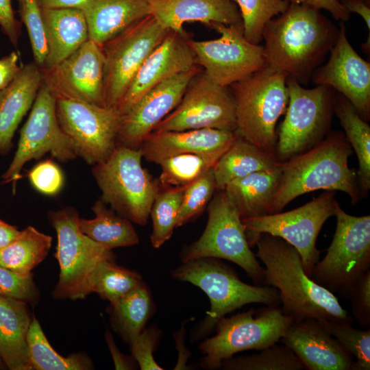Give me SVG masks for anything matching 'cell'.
Returning <instances> with one entry per match:
<instances>
[{
	"instance_id": "1",
	"label": "cell",
	"mask_w": 370,
	"mask_h": 370,
	"mask_svg": "<svg viewBox=\"0 0 370 370\" xmlns=\"http://www.w3.org/2000/svg\"><path fill=\"white\" fill-rule=\"evenodd\" d=\"M338 31L320 10L290 3L264 27L266 66L306 84L330 52Z\"/></svg>"
},
{
	"instance_id": "2",
	"label": "cell",
	"mask_w": 370,
	"mask_h": 370,
	"mask_svg": "<svg viewBox=\"0 0 370 370\" xmlns=\"http://www.w3.org/2000/svg\"><path fill=\"white\" fill-rule=\"evenodd\" d=\"M254 245L256 256L264 265V285L278 290L284 314L294 321L323 319L352 324V318L334 294L306 273L293 246L269 234H259Z\"/></svg>"
},
{
	"instance_id": "3",
	"label": "cell",
	"mask_w": 370,
	"mask_h": 370,
	"mask_svg": "<svg viewBox=\"0 0 370 370\" xmlns=\"http://www.w3.org/2000/svg\"><path fill=\"white\" fill-rule=\"evenodd\" d=\"M353 149L338 131L308 150L281 162L282 176L270 214L281 212L294 199L317 190L342 191L356 204L362 197L357 171L348 165Z\"/></svg>"
},
{
	"instance_id": "4",
	"label": "cell",
	"mask_w": 370,
	"mask_h": 370,
	"mask_svg": "<svg viewBox=\"0 0 370 370\" xmlns=\"http://www.w3.org/2000/svg\"><path fill=\"white\" fill-rule=\"evenodd\" d=\"M287 77L286 74L266 66L228 86L235 103V133L273 154L278 139L276 125L288 101Z\"/></svg>"
},
{
	"instance_id": "5",
	"label": "cell",
	"mask_w": 370,
	"mask_h": 370,
	"mask_svg": "<svg viewBox=\"0 0 370 370\" xmlns=\"http://www.w3.org/2000/svg\"><path fill=\"white\" fill-rule=\"evenodd\" d=\"M172 276L201 288L209 297L210 309L193 334L199 338L209 334L227 314L253 303L281 304L278 290L267 285H250L241 281L229 266L214 258H201L173 269Z\"/></svg>"
},
{
	"instance_id": "6",
	"label": "cell",
	"mask_w": 370,
	"mask_h": 370,
	"mask_svg": "<svg viewBox=\"0 0 370 370\" xmlns=\"http://www.w3.org/2000/svg\"><path fill=\"white\" fill-rule=\"evenodd\" d=\"M142 158L139 149L118 145L106 160L93 165L92 174L106 204L132 222L145 225L160 189L143 167Z\"/></svg>"
},
{
	"instance_id": "7",
	"label": "cell",
	"mask_w": 370,
	"mask_h": 370,
	"mask_svg": "<svg viewBox=\"0 0 370 370\" xmlns=\"http://www.w3.org/2000/svg\"><path fill=\"white\" fill-rule=\"evenodd\" d=\"M47 216L57 235L55 257L60 266L52 297L59 300L84 299L92 293V278L97 265L106 260H115V256L82 232L74 207L50 210Z\"/></svg>"
},
{
	"instance_id": "8",
	"label": "cell",
	"mask_w": 370,
	"mask_h": 370,
	"mask_svg": "<svg viewBox=\"0 0 370 370\" xmlns=\"http://www.w3.org/2000/svg\"><path fill=\"white\" fill-rule=\"evenodd\" d=\"M293 321L280 305H266L222 317L215 325L216 334L199 345L204 355L201 366L207 369H219L223 360L238 352L260 351L278 343Z\"/></svg>"
},
{
	"instance_id": "9",
	"label": "cell",
	"mask_w": 370,
	"mask_h": 370,
	"mask_svg": "<svg viewBox=\"0 0 370 370\" xmlns=\"http://www.w3.org/2000/svg\"><path fill=\"white\" fill-rule=\"evenodd\" d=\"M288 101L285 117L277 132L275 156L287 160L315 146L329 133L335 92L326 85L306 88L287 77Z\"/></svg>"
},
{
	"instance_id": "10",
	"label": "cell",
	"mask_w": 370,
	"mask_h": 370,
	"mask_svg": "<svg viewBox=\"0 0 370 370\" xmlns=\"http://www.w3.org/2000/svg\"><path fill=\"white\" fill-rule=\"evenodd\" d=\"M335 216L332 241L311 278L332 293L347 297L356 282L370 270V216L350 215L341 206Z\"/></svg>"
},
{
	"instance_id": "11",
	"label": "cell",
	"mask_w": 370,
	"mask_h": 370,
	"mask_svg": "<svg viewBox=\"0 0 370 370\" xmlns=\"http://www.w3.org/2000/svg\"><path fill=\"white\" fill-rule=\"evenodd\" d=\"M208 218L199 238L182 250L183 262L201 258L225 259L241 267L256 285H264V268L251 250L245 227L224 190L208 206Z\"/></svg>"
},
{
	"instance_id": "12",
	"label": "cell",
	"mask_w": 370,
	"mask_h": 370,
	"mask_svg": "<svg viewBox=\"0 0 370 370\" xmlns=\"http://www.w3.org/2000/svg\"><path fill=\"white\" fill-rule=\"evenodd\" d=\"M334 191L325 190L308 203L285 212L242 219L249 246L260 234L280 237L293 246L300 255L306 273L311 278L320 251L316 242L328 219L335 216L339 204Z\"/></svg>"
},
{
	"instance_id": "13",
	"label": "cell",
	"mask_w": 370,
	"mask_h": 370,
	"mask_svg": "<svg viewBox=\"0 0 370 370\" xmlns=\"http://www.w3.org/2000/svg\"><path fill=\"white\" fill-rule=\"evenodd\" d=\"M169 29L149 14L107 41L103 97L106 108L117 109L136 73Z\"/></svg>"
},
{
	"instance_id": "14",
	"label": "cell",
	"mask_w": 370,
	"mask_h": 370,
	"mask_svg": "<svg viewBox=\"0 0 370 370\" xmlns=\"http://www.w3.org/2000/svg\"><path fill=\"white\" fill-rule=\"evenodd\" d=\"M46 153L62 162L78 157L74 143L59 125L56 96L42 81L28 119L21 130L13 159L1 175V183L12 182L15 192L23 166L29 161L39 159Z\"/></svg>"
},
{
	"instance_id": "15",
	"label": "cell",
	"mask_w": 370,
	"mask_h": 370,
	"mask_svg": "<svg viewBox=\"0 0 370 370\" xmlns=\"http://www.w3.org/2000/svg\"><path fill=\"white\" fill-rule=\"evenodd\" d=\"M54 95L59 125L74 143L77 156L92 166L106 160L117 147L122 114L117 109Z\"/></svg>"
},
{
	"instance_id": "16",
	"label": "cell",
	"mask_w": 370,
	"mask_h": 370,
	"mask_svg": "<svg viewBox=\"0 0 370 370\" xmlns=\"http://www.w3.org/2000/svg\"><path fill=\"white\" fill-rule=\"evenodd\" d=\"M212 29L220 37L208 40H189L197 64L214 82L228 87L266 66L262 46L249 42L243 23L217 24Z\"/></svg>"
},
{
	"instance_id": "17",
	"label": "cell",
	"mask_w": 370,
	"mask_h": 370,
	"mask_svg": "<svg viewBox=\"0 0 370 370\" xmlns=\"http://www.w3.org/2000/svg\"><path fill=\"white\" fill-rule=\"evenodd\" d=\"M235 103L228 87L214 82L201 69L189 82L175 108L153 132L212 128L235 132Z\"/></svg>"
},
{
	"instance_id": "18",
	"label": "cell",
	"mask_w": 370,
	"mask_h": 370,
	"mask_svg": "<svg viewBox=\"0 0 370 370\" xmlns=\"http://www.w3.org/2000/svg\"><path fill=\"white\" fill-rule=\"evenodd\" d=\"M328 62L312 75L317 85H326L344 96L366 121L370 119V63L354 49L341 21Z\"/></svg>"
},
{
	"instance_id": "19",
	"label": "cell",
	"mask_w": 370,
	"mask_h": 370,
	"mask_svg": "<svg viewBox=\"0 0 370 370\" xmlns=\"http://www.w3.org/2000/svg\"><path fill=\"white\" fill-rule=\"evenodd\" d=\"M104 64L101 46L88 39L56 66L40 69L43 81L54 94L105 107Z\"/></svg>"
},
{
	"instance_id": "20",
	"label": "cell",
	"mask_w": 370,
	"mask_h": 370,
	"mask_svg": "<svg viewBox=\"0 0 370 370\" xmlns=\"http://www.w3.org/2000/svg\"><path fill=\"white\" fill-rule=\"evenodd\" d=\"M201 69L197 66L158 84L122 114L117 146L138 149L155 127L178 105L189 82Z\"/></svg>"
},
{
	"instance_id": "21",
	"label": "cell",
	"mask_w": 370,
	"mask_h": 370,
	"mask_svg": "<svg viewBox=\"0 0 370 370\" xmlns=\"http://www.w3.org/2000/svg\"><path fill=\"white\" fill-rule=\"evenodd\" d=\"M190 39L185 31L169 30L132 79L117 108L121 114L154 86L198 66Z\"/></svg>"
},
{
	"instance_id": "22",
	"label": "cell",
	"mask_w": 370,
	"mask_h": 370,
	"mask_svg": "<svg viewBox=\"0 0 370 370\" xmlns=\"http://www.w3.org/2000/svg\"><path fill=\"white\" fill-rule=\"evenodd\" d=\"M307 370H351L353 356L317 319L293 321L280 341Z\"/></svg>"
},
{
	"instance_id": "23",
	"label": "cell",
	"mask_w": 370,
	"mask_h": 370,
	"mask_svg": "<svg viewBox=\"0 0 370 370\" xmlns=\"http://www.w3.org/2000/svg\"><path fill=\"white\" fill-rule=\"evenodd\" d=\"M149 13L167 29L184 32L185 23L199 22L210 28L217 24L243 23L236 4L231 0H148Z\"/></svg>"
},
{
	"instance_id": "24",
	"label": "cell",
	"mask_w": 370,
	"mask_h": 370,
	"mask_svg": "<svg viewBox=\"0 0 370 370\" xmlns=\"http://www.w3.org/2000/svg\"><path fill=\"white\" fill-rule=\"evenodd\" d=\"M236 137L235 132L212 128L152 132L138 149L145 160L160 164L177 155L217 150L231 145Z\"/></svg>"
},
{
	"instance_id": "25",
	"label": "cell",
	"mask_w": 370,
	"mask_h": 370,
	"mask_svg": "<svg viewBox=\"0 0 370 370\" xmlns=\"http://www.w3.org/2000/svg\"><path fill=\"white\" fill-rule=\"evenodd\" d=\"M42 81L40 67L29 63L21 66L13 81L0 90V156L12 149L15 132L32 108Z\"/></svg>"
},
{
	"instance_id": "26",
	"label": "cell",
	"mask_w": 370,
	"mask_h": 370,
	"mask_svg": "<svg viewBox=\"0 0 370 370\" xmlns=\"http://www.w3.org/2000/svg\"><path fill=\"white\" fill-rule=\"evenodd\" d=\"M48 53L41 69L52 68L89 39L84 11L75 8L42 9Z\"/></svg>"
},
{
	"instance_id": "27",
	"label": "cell",
	"mask_w": 370,
	"mask_h": 370,
	"mask_svg": "<svg viewBox=\"0 0 370 370\" xmlns=\"http://www.w3.org/2000/svg\"><path fill=\"white\" fill-rule=\"evenodd\" d=\"M84 12L89 39L100 46L150 14L148 0H92Z\"/></svg>"
},
{
	"instance_id": "28",
	"label": "cell",
	"mask_w": 370,
	"mask_h": 370,
	"mask_svg": "<svg viewBox=\"0 0 370 370\" xmlns=\"http://www.w3.org/2000/svg\"><path fill=\"white\" fill-rule=\"evenodd\" d=\"M281 176L280 162L271 169L232 180L223 190L241 219L261 217L270 214Z\"/></svg>"
},
{
	"instance_id": "29",
	"label": "cell",
	"mask_w": 370,
	"mask_h": 370,
	"mask_svg": "<svg viewBox=\"0 0 370 370\" xmlns=\"http://www.w3.org/2000/svg\"><path fill=\"white\" fill-rule=\"evenodd\" d=\"M32 319L26 302L0 297V357L10 370H32L27 341Z\"/></svg>"
},
{
	"instance_id": "30",
	"label": "cell",
	"mask_w": 370,
	"mask_h": 370,
	"mask_svg": "<svg viewBox=\"0 0 370 370\" xmlns=\"http://www.w3.org/2000/svg\"><path fill=\"white\" fill-rule=\"evenodd\" d=\"M279 162L275 154L260 149L237 135L213 167L217 190H223L232 180L271 169Z\"/></svg>"
},
{
	"instance_id": "31",
	"label": "cell",
	"mask_w": 370,
	"mask_h": 370,
	"mask_svg": "<svg viewBox=\"0 0 370 370\" xmlns=\"http://www.w3.org/2000/svg\"><path fill=\"white\" fill-rule=\"evenodd\" d=\"M95 217L91 219L79 218L82 233L108 249L131 247L139 243L138 235L128 219L108 208L101 198L91 208Z\"/></svg>"
},
{
	"instance_id": "32",
	"label": "cell",
	"mask_w": 370,
	"mask_h": 370,
	"mask_svg": "<svg viewBox=\"0 0 370 370\" xmlns=\"http://www.w3.org/2000/svg\"><path fill=\"white\" fill-rule=\"evenodd\" d=\"M153 310L151 293L142 282L116 303L110 304L111 326L130 345L143 330Z\"/></svg>"
},
{
	"instance_id": "33",
	"label": "cell",
	"mask_w": 370,
	"mask_h": 370,
	"mask_svg": "<svg viewBox=\"0 0 370 370\" xmlns=\"http://www.w3.org/2000/svg\"><path fill=\"white\" fill-rule=\"evenodd\" d=\"M334 112L358 158L357 175L361 195H367L370 188V127L341 94L335 96Z\"/></svg>"
},
{
	"instance_id": "34",
	"label": "cell",
	"mask_w": 370,
	"mask_h": 370,
	"mask_svg": "<svg viewBox=\"0 0 370 370\" xmlns=\"http://www.w3.org/2000/svg\"><path fill=\"white\" fill-rule=\"evenodd\" d=\"M52 238L29 225L0 250V266L22 277L32 276V271L48 255Z\"/></svg>"
},
{
	"instance_id": "35",
	"label": "cell",
	"mask_w": 370,
	"mask_h": 370,
	"mask_svg": "<svg viewBox=\"0 0 370 370\" xmlns=\"http://www.w3.org/2000/svg\"><path fill=\"white\" fill-rule=\"evenodd\" d=\"M27 353L32 370H89L94 365L84 352L63 356L51 345L38 321L32 319L27 337Z\"/></svg>"
},
{
	"instance_id": "36",
	"label": "cell",
	"mask_w": 370,
	"mask_h": 370,
	"mask_svg": "<svg viewBox=\"0 0 370 370\" xmlns=\"http://www.w3.org/2000/svg\"><path fill=\"white\" fill-rule=\"evenodd\" d=\"M231 145L214 151L182 153L165 159L159 164V183L164 187L190 184L213 168Z\"/></svg>"
},
{
	"instance_id": "37",
	"label": "cell",
	"mask_w": 370,
	"mask_h": 370,
	"mask_svg": "<svg viewBox=\"0 0 370 370\" xmlns=\"http://www.w3.org/2000/svg\"><path fill=\"white\" fill-rule=\"evenodd\" d=\"M221 368L225 370H302L305 367L286 345L275 343L258 354L223 360Z\"/></svg>"
},
{
	"instance_id": "38",
	"label": "cell",
	"mask_w": 370,
	"mask_h": 370,
	"mask_svg": "<svg viewBox=\"0 0 370 370\" xmlns=\"http://www.w3.org/2000/svg\"><path fill=\"white\" fill-rule=\"evenodd\" d=\"M136 272L118 266L115 260L101 261L96 267L92 278V293L102 299L116 303L142 282Z\"/></svg>"
},
{
	"instance_id": "39",
	"label": "cell",
	"mask_w": 370,
	"mask_h": 370,
	"mask_svg": "<svg viewBox=\"0 0 370 370\" xmlns=\"http://www.w3.org/2000/svg\"><path fill=\"white\" fill-rule=\"evenodd\" d=\"M185 186L164 187L160 190L152 204L150 215L152 220L151 243L160 247L176 228L178 212Z\"/></svg>"
},
{
	"instance_id": "40",
	"label": "cell",
	"mask_w": 370,
	"mask_h": 370,
	"mask_svg": "<svg viewBox=\"0 0 370 370\" xmlns=\"http://www.w3.org/2000/svg\"><path fill=\"white\" fill-rule=\"evenodd\" d=\"M240 11L244 36L255 45L262 40V32L266 24L273 18L284 12L289 6L288 0H231Z\"/></svg>"
},
{
	"instance_id": "41",
	"label": "cell",
	"mask_w": 370,
	"mask_h": 370,
	"mask_svg": "<svg viewBox=\"0 0 370 370\" xmlns=\"http://www.w3.org/2000/svg\"><path fill=\"white\" fill-rule=\"evenodd\" d=\"M356 358L351 370L370 369V328L358 330L349 323L317 319Z\"/></svg>"
},
{
	"instance_id": "42",
	"label": "cell",
	"mask_w": 370,
	"mask_h": 370,
	"mask_svg": "<svg viewBox=\"0 0 370 370\" xmlns=\"http://www.w3.org/2000/svg\"><path fill=\"white\" fill-rule=\"evenodd\" d=\"M217 190L213 168L184 188L176 227H180L200 214Z\"/></svg>"
},
{
	"instance_id": "43",
	"label": "cell",
	"mask_w": 370,
	"mask_h": 370,
	"mask_svg": "<svg viewBox=\"0 0 370 370\" xmlns=\"http://www.w3.org/2000/svg\"><path fill=\"white\" fill-rule=\"evenodd\" d=\"M18 1L19 15L28 33L34 62L42 68L48 53L42 9L36 0Z\"/></svg>"
},
{
	"instance_id": "44",
	"label": "cell",
	"mask_w": 370,
	"mask_h": 370,
	"mask_svg": "<svg viewBox=\"0 0 370 370\" xmlns=\"http://www.w3.org/2000/svg\"><path fill=\"white\" fill-rule=\"evenodd\" d=\"M0 297L35 304L39 297L32 275L22 277L0 266Z\"/></svg>"
},
{
	"instance_id": "45",
	"label": "cell",
	"mask_w": 370,
	"mask_h": 370,
	"mask_svg": "<svg viewBox=\"0 0 370 370\" xmlns=\"http://www.w3.org/2000/svg\"><path fill=\"white\" fill-rule=\"evenodd\" d=\"M27 175L32 186L45 195H57L64 186L63 173L51 160L38 163L29 171Z\"/></svg>"
},
{
	"instance_id": "46",
	"label": "cell",
	"mask_w": 370,
	"mask_h": 370,
	"mask_svg": "<svg viewBox=\"0 0 370 370\" xmlns=\"http://www.w3.org/2000/svg\"><path fill=\"white\" fill-rule=\"evenodd\" d=\"M157 328H144L140 334L130 344L132 356L142 370H162L156 362L153 352L160 339Z\"/></svg>"
},
{
	"instance_id": "47",
	"label": "cell",
	"mask_w": 370,
	"mask_h": 370,
	"mask_svg": "<svg viewBox=\"0 0 370 370\" xmlns=\"http://www.w3.org/2000/svg\"><path fill=\"white\" fill-rule=\"evenodd\" d=\"M351 302L352 314L359 325L370 327V270L353 285L347 295Z\"/></svg>"
},
{
	"instance_id": "48",
	"label": "cell",
	"mask_w": 370,
	"mask_h": 370,
	"mask_svg": "<svg viewBox=\"0 0 370 370\" xmlns=\"http://www.w3.org/2000/svg\"><path fill=\"white\" fill-rule=\"evenodd\" d=\"M0 27L10 42L16 47L21 35V23L15 17L12 0H0Z\"/></svg>"
},
{
	"instance_id": "49",
	"label": "cell",
	"mask_w": 370,
	"mask_h": 370,
	"mask_svg": "<svg viewBox=\"0 0 370 370\" xmlns=\"http://www.w3.org/2000/svg\"><path fill=\"white\" fill-rule=\"evenodd\" d=\"M290 3L307 5L318 10H325L332 16L343 22L350 17V12L341 3L340 0H288Z\"/></svg>"
},
{
	"instance_id": "50",
	"label": "cell",
	"mask_w": 370,
	"mask_h": 370,
	"mask_svg": "<svg viewBox=\"0 0 370 370\" xmlns=\"http://www.w3.org/2000/svg\"><path fill=\"white\" fill-rule=\"evenodd\" d=\"M18 56L16 51L0 59V90L7 87L15 78L21 66L18 64Z\"/></svg>"
},
{
	"instance_id": "51",
	"label": "cell",
	"mask_w": 370,
	"mask_h": 370,
	"mask_svg": "<svg viewBox=\"0 0 370 370\" xmlns=\"http://www.w3.org/2000/svg\"><path fill=\"white\" fill-rule=\"evenodd\" d=\"M105 338L111 354L115 369H134L136 364L134 358L123 355L116 347L113 336L109 330H106Z\"/></svg>"
},
{
	"instance_id": "52",
	"label": "cell",
	"mask_w": 370,
	"mask_h": 370,
	"mask_svg": "<svg viewBox=\"0 0 370 370\" xmlns=\"http://www.w3.org/2000/svg\"><path fill=\"white\" fill-rule=\"evenodd\" d=\"M41 9L75 8L84 11L92 0H36Z\"/></svg>"
},
{
	"instance_id": "53",
	"label": "cell",
	"mask_w": 370,
	"mask_h": 370,
	"mask_svg": "<svg viewBox=\"0 0 370 370\" xmlns=\"http://www.w3.org/2000/svg\"><path fill=\"white\" fill-rule=\"evenodd\" d=\"M341 3L351 13L359 14L370 31V7L367 0H340Z\"/></svg>"
},
{
	"instance_id": "54",
	"label": "cell",
	"mask_w": 370,
	"mask_h": 370,
	"mask_svg": "<svg viewBox=\"0 0 370 370\" xmlns=\"http://www.w3.org/2000/svg\"><path fill=\"white\" fill-rule=\"evenodd\" d=\"M20 230L0 218V250L8 245L18 235Z\"/></svg>"
},
{
	"instance_id": "55",
	"label": "cell",
	"mask_w": 370,
	"mask_h": 370,
	"mask_svg": "<svg viewBox=\"0 0 370 370\" xmlns=\"http://www.w3.org/2000/svg\"><path fill=\"white\" fill-rule=\"evenodd\" d=\"M6 369V366L0 357V369Z\"/></svg>"
}]
</instances>
